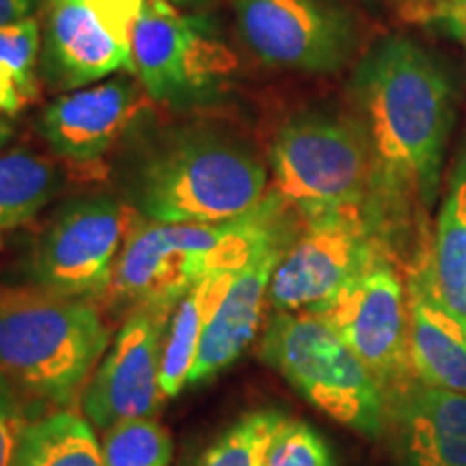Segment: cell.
Segmentation results:
<instances>
[{
    "label": "cell",
    "instance_id": "6da1fadb",
    "mask_svg": "<svg viewBox=\"0 0 466 466\" xmlns=\"http://www.w3.org/2000/svg\"><path fill=\"white\" fill-rule=\"evenodd\" d=\"M354 96L371 156V190L384 199L412 195L432 206L451 127V85L421 46L391 37L354 76Z\"/></svg>",
    "mask_w": 466,
    "mask_h": 466
},
{
    "label": "cell",
    "instance_id": "7a4b0ae2",
    "mask_svg": "<svg viewBox=\"0 0 466 466\" xmlns=\"http://www.w3.org/2000/svg\"><path fill=\"white\" fill-rule=\"evenodd\" d=\"M283 212L285 203L270 192L258 208L223 223L137 227L116 259L113 296L132 307L173 309L201 279L240 270L266 244L285 238Z\"/></svg>",
    "mask_w": 466,
    "mask_h": 466
},
{
    "label": "cell",
    "instance_id": "3957f363",
    "mask_svg": "<svg viewBox=\"0 0 466 466\" xmlns=\"http://www.w3.org/2000/svg\"><path fill=\"white\" fill-rule=\"evenodd\" d=\"M108 346V326L89 300L0 289V378L22 398L74 404Z\"/></svg>",
    "mask_w": 466,
    "mask_h": 466
},
{
    "label": "cell",
    "instance_id": "277c9868",
    "mask_svg": "<svg viewBox=\"0 0 466 466\" xmlns=\"http://www.w3.org/2000/svg\"><path fill=\"white\" fill-rule=\"evenodd\" d=\"M266 184V167L242 145L192 134L145 162L134 179V206L151 223L212 225L258 208Z\"/></svg>",
    "mask_w": 466,
    "mask_h": 466
},
{
    "label": "cell",
    "instance_id": "5b68a950",
    "mask_svg": "<svg viewBox=\"0 0 466 466\" xmlns=\"http://www.w3.org/2000/svg\"><path fill=\"white\" fill-rule=\"evenodd\" d=\"M259 357L333 421L367 439H378L387 428V404L374 376L313 313H272Z\"/></svg>",
    "mask_w": 466,
    "mask_h": 466
},
{
    "label": "cell",
    "instance_id": "8992f818",
    "mask_svg": "<svg viewBox=\"0 0 466 466\" xmlns=\"http://www.w3.org/2000/svg\"><path fill=\"white\" fill-rule=\"evenodd\" d=\"M275 195L305 220L348 208H365L371 190V156L363 132L322 115L296 116L272 145Z\"/></svg>",
    "mask_w": 466,
    "mask_h": 466
},
{
    "label": "cell",
    "instance_id": "52a82bcc",
    "mask_svg": "<svg viewBox=\"0 0 466 466\" xmlns=\"http://www.w3.org/2000/svg\"><path fill=\"white\" fill-rule=\"evenodd\" d=\"M360 359L380 387L384 404L419 380L410 359V316L401 279L378 258L330 300L313 309Z\"/></svg>",
    "mask_w": 466,
    "mask_h": 466
},
{
    "label": "cell",
    "instance_id": "ba28073f",
    "mask_svg": "<svg viewBox=\"0 0 466 466\" xmlns=\"http://www.w3.org/2000/svg\"><path fill=\"white\" fill-rule=\"evenodd\" d=\"M130 55L132 74L158 102L203 97L236 67V56L206 20L182 15L165 0H145Z\"/></svg>",
    "mask_w": 466,
    "mask_h": 466
},
{
    "label": "cell",
    "instance_id": "9c48e42d",
    "mask_svg": "<svg viewBox=\"0 0 466 466\" xmlns=\"http://www.w3.org/2000/svg\"><path fill=\"white\" fill-rule=\"evenodd\" d=\"M378 223L370 206L348 208L307 220L285 248L268 289L275 311H313L330 300L365 266L382 258Z\"/></svg>",
    "mask_w": 466,
    "mask_h": 466
},
{
    "label": "cell",
    "instance_id": "30bf717a",
    "mask_svg": "<svg viewBox=\"0 0 466 466\" xmlns=\"http://www.w3.org/2000/svg\"><path fill=\"white\" fill-rule=\"evenodd\" d=\"M126 236L127 209L113 197L96 195L67 203L33 250V281L72 299L106 294Z\"/></svg>",
    "mask_w": 466,
    "mask_h": 466
},
{
    "label": "cell",
    "instance_id": "8fae6325",
    "mask_svg": "<svg viewBox=\"0 0 466 466\" xmlns=\"http://www.w3.org/2000/svg\"><path fill=\"white\" fill-rule=\"evenodd\" d=\"M173 309L132 307L83 391V412L93 428L154 417L162 398L160 365Z\"/></svg>",
    "mask_w": 466,
    "mask_h": 466
},
{
    "label": "cell",
    "instance_id": "7c38bea8",
    "mask_svg": "<svg viewBox=\"0 0 466 466\" xmlns=\"http://www.w3.org/2000/svg\"><path fill=\"white\" fill-rule=\"evenodd\" d=\"M244 44L266 66L329 74L348 61L352 28L324 0H236Z\"/></svg>",
    "mask_w": 466,
    "mask_h": 466
},
{
    "label": "cell",
    "instance_id": "4fadbf2b",
    "mask_svg": "<svg viewBox=\"0 0 466 466\" xmlns=\"http://www.w3.org/2000/svg\"><path fill=\"white\" fill-rule=\"evenodd\" d=\"M141 89L130 78H108L100 85L56 97L42 113L39 127L63 158L96 162L113 147L141 113Z\"/></svg>",
    "mask_w": 466,
    "mask_h": 466
},
{
    "label": "cell",
    "instance_id": "5bb4252c",
    "mask_svg": "<svg viewBox=\"0 0 466 466\" xmlns=\"http://www.w3.org/2000/svg\"><path fill=\"white\" fill-rule=\"evenodd\" d=\"M398 466H466V395L415 380L387 400Z\"/></svg>",
    "mask_w": 466,
    "mask_h": 466
},
{
    "label": "cell",
    "instance_id": "9a60e30c",
    "mask_svg": "<svg viewBox=\"0 0 466 466\" xmlns=\"http://www.w3.org/2000/svg\"><path fill=\"white\" fill-rule=\"evenodd\" d=\"M288 247L285 238H279L255 253L240 270H236L225 299L220 300L217 313L201 337L188 384L212 380L231 363H236L250 346L264 318L272 275Z\"/></svg>",
    "mask_w": 466,
    "mask_h": 466
},
{
    "label": "cell",
    "instance_id": "2e32d148",
    "mask_svg": "<svg viewBox=\"0 0 466 466\" xmlns=\"http://www.w3.org/2000/svg\"><path fill=\"white\" fill-rule=\"evenodd\" d=\"M44 66L52 83L66 89H83L116 72H134L130 48L83 0H50Z\"/></svg>",
    "mask_w": 466,
    "mask_h": 466
},
{
    "label": "cell",
    "instance_id": "e0dca14e",
    "mask_svg": "<svg viewBox=\"0 0 466 466\" xmlns=\"http://www.w3.org/2000/svg\"><path fill=\"white\" fill-rule=\"evenodd\" d=\"M410 281L430 291L466 330V156L451 173L432 248L419 259Z\"/></svg>",
    "mask_w": 466,
    "mask_h": 466
},
{
    "label": "cell",
    "instance_id": "ac0fdd59",
    "mask_svg": "<svg viewBox=\"0 0 466 466\" xmlns=\"http://www.w3.org/2000/svg\"><path fill=\"white\" fill-rule=\"evenodd\" d=\"M410 359L421 382L466 395V330L421 285H408Z\"/></svg>",
    "mask_w": 466,
    "mask_h": 466
},
{
    "label": "cell",
    "instance_id": "d6986e66",
    "mask_svg": "<svg viewBox=\"0 0 466 466\" xmlns=\"http://www.w3.org/2000/svg\"><path fill=\"white\" fill-rule=\"evenodd\" d=\"M233 275L236 272H218V275L201 279L173 307L160 365V391L165 400L177 398L188 387L201 337L206 333L209 319L217 313L220 300L225 299Z\"/></svg>",
    "mask_w": 466,
    "mask_h": 466
},
{
    "label": "cell",
    "instance_id": "ffe728a7",
    "mask_svg": "<svg viewBox=\"0 0 466 466\" xmlns=\"http://www.w3.org/2000/svg\"><path fill=\"white\" fill-rule=\"evenodd\" d=\"M14 466H104L102 445L86 417L56 408L28 421Z\"/></svg>",
    "mask_w": 466,
    "mask_h": 466
},
{
    "label": "cell",
    "instance_id": "44dd1931",
    "mask_svg": "<svg viewBox=\"0 0 466 466\" xmlns=\"http://www.w3.org/2000/svg\"><path fill=\"white\" fill-rule=\"evenodd\" d=\"M58 188L56 168L28 149L0 154V231L28 223Z\"/></svg>",
    "mask_w": 466,
    "mask_h": 466
},
{
    "label": "cell",
    "instance_id": "7402d4cb",
    "mask_svg": "<svg viewBox=\"0 0 466 466\" xmlns=\"http://www.w3.org/2000/svg\"><path fill=\"white\" fill-rule=\"evenodd\" d=\"M283 419V412L272 408L247 412L186 466H264L268 447Z\"/></svg>",
    "mask_w": 466,
    "mask_h": 466
},
{
    "label": "cell",
    "instance_id": "603a6c76",
    "mask_svg": "<svg viewBox=\"0 0 466 466\" xmlns=\"http://www.w3.org/2000/svg\"><path fill=\"white\" fill-rule=\"evenodd\" d=\"M102 456L104 466H168L173 439L154 417L130 419L104 432Z\"/></svg>",
    "mask_w": 466,
    "mask_h": 466
},
{
    "label": "cell",
    "instance_id": "cb8c5ba5",
    "mask_svg": "<svg viewBox=\"0 0 466 466\" xmlns=\"http://www.w3.org/2000/svg\"><path fill=\"white\" fill-rule=\"evenodd\" d=\"M264 466H337L333 450L313 425L285 417L268 447Z\"/></svg>",
    "mask_w": 466,
    "mask_h": 466
},
{
    "label": "cell",
    "instance_id": "d4e9b609",
    "mask_svg": "<svg viewBox=\"0 0 466 466\" xmlns=\"http://www.w3.org/2000/svg\"><path fill=\"white\" fill-rule=\"evenodd\" d=\"M42 46V28L35 17L0 26V67L14 76L28 102L37 96V58Z\"/></svg>",
    "mask_w": 466,
    "mask_h": 466
},
{
    "label": "cell",
    "instance_id": "484cf974",
    "mask_svg": "<svg viewBox=\"0 0 466 466\" xmlns=\"http://www.w3.org/2000/svg\"><path fill=\"white\" fill-rule=\"evenodd\" d=\"M26 425L28 421L22 395L7 380L0 378V466H14Z\"/></svg>",
    "mask_w": 466,
    "mask_h": 466
},
{
    "label": "cell",
    "instance_id": "4316f807",
    "mask_svg": "<svg viewBox=\"0 0 466 466\" xmlns=\"http://www.w3.org/2000/svg\"><path fill=\"white\" fill-rule=\"evenodd\" d=\"M83 3L89 5L100 15L108 31L130 48L134 25L141 15L145 0H83Z\"/></svg>",
    "mask_w": 466,
    "mask_h": 466
},
{
    "label": "cell",
    "instance_id": "83f0119b",
    "mask_svg": "<svg viewBox=\"0 0 466 466\" xmlns=\"http://www.w3.org/2000/svg\"><path fill=\"white\" fill-rule=\"evenodd\" d=\"M26 102L28 100L20 86H17L14 76H11L7 69L0 67V115L9 116L20 113Z\"/></svg>",
    "mask_w": 466,
    "mask_h": 466
},
{
    "label": "cell",
    "instance_id": "f1b7e54d",
    "mask_svg": "<svg viewBox=\"0 0 466 466\" xmlns=\"http://www.w3.org/2000/svg\"><path fill=\"white\" fill-rule=\"evenodd\" d=\"M37 5L39 0H0V26L31 17Z\"/></svg>",
    "mask_w": 466,
    "mask_h": 466
},
{
    "label": "cell",
    "instance_id": "f546056e",
    "mask_svg": "<svg viewBox=\"0 0 466 466\" xmlns=\"http://www.w3.org/2000/svg\"><path fill=\"white\" fill-rule=\"evenodd\" d=\"M441 17H445L453 31L462 35V39H466V0H456L450 9L442 11Z\"/></svg>",
    "mask_w": 466,
    "mask_h": 466
},
{
    "label": "cell",
    "instance_id": "4dcf8cb0",
    "mask_svg": "<svg viewBox=\"0 0 466 466\" xmlns=\"http://www.w3.org/2000/svg\"><path fill=\"white\" fill-rule=\"evenodd\" d=\"M415 5L417 11H423V14L430 15H441L442 11L450 9L456 0H410Z\"/></svg>",
    "mask_w": 466,
    "mask_h": 466
},
{
    "label": "cell",
    "instance_id": "1f68e13d",
    "mask_svg": "<svg viewBox=\"0 0 466 466\" xmlns=\"http://www.w3.org/2000/svg\"><path fill=\"white\" fill-rule=\"evenodd\" d=\"M14 137V124L7 119V115H0V149L5 147Z\"/></svg>",
    "mask_w": 466,
    "mask_h": 466
},
{
    "label": "cell",
    "instance_id": "d6a6232c",
    "mask_svg": "<svg viewBox=\"0 0 466 466\" xmlns=\"http://www.w3.org/2000/svg\"><path fill=\"white\" fill-rule=\"evenodd\" d=\"M168 5H175V7H184V5H192V3H199V0H165Z\"/></svg>",
    "mask_w": 466,
    "mask_h": 466
}]
</instances>
